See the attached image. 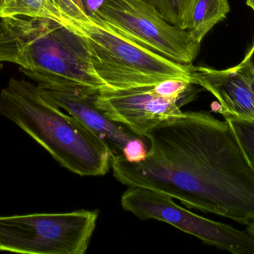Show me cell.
I'll return each mask as SVG.
<instances>
[{"mask_svg": "<svg viewBox=\"0 0 254 254\" xmlns=\"http://www.w3.org/2000/svg\"><path fill=\"white\" fill-rule=\"evenodd\" d=\"M0 115L74 174L103 176L112 168L111 152L104 140L77 118L46 101L37 85L28 81L13 78L1 89Z\"/></svg>", "mask_w": 254, "mask_h": 254, "instance_id": "3", "label": "cell"}, {"mask_svg": "<svg viewBox=\"0 0 254 254\" xmlns=\"http://www.w3.org/2000/svg\"><path fill=\"white\" fill-rule=\"evenodd\" d=\"M245 59L246 60V61L249 63L251 67H252V68L254 70V42L253 46H252L250 50H249V52H248V53L246 54V57H245Z\"/></svg>", "mask_w": 254, "mask_h": 254, "instance_id": "17", "label": "cell"}, {"mask_svg": "<svg viewBox=\"0 0 254 254\" xmlns=\"http://www.w3.org/2000/svg\"><path fill=\"white\" fill-rule=\"evenodd\" d=\"M196 85L210 92L225 116L254 120V70L246 60L227 70L194 67Z\"/></svg>", "mask_w": 254, "mask_h": 254, "instance_id": "10", "label": "cell"}, {"mask_svg": "<svg viewBox=\"0 0 254 254\" xmlns=\"http://www.w3.org/2000/svg\"><path fill=\"white\" fill-rule=\"evenodd\" d=\"M145 138L144 159H112L120 183L163 192L188 208L241 225L254 221V175L225 121L207 112H182Z\"/></svg>", "mask_w": 254, "mask_h": 254, "instance_id": "1", "label": "cell"}, {"mask_svg": "<svg viewBox=\"0 0 254 254\" xmlns=\"http://www.w3.org/2000/svg\"><path fill=\"white\" fill-rule=\"evenodd\" d=\"M225 121L254 175V120L225 116Z\"/></svg>", "mask_w": 254, "mask_h": 254, "instance_id": "14", "label": "cell"}, {"mask_svg": "<svg viewBox=\"0 0 254 254\" xmlns=\"http://www.w3.org/2000/svg\"><path fill=\"white\" fill-rule=\"evenodd\" d=\"M55 21L84 40L95 73L110 89L156 85L182 79L196 85L192 64L175 62L113 29L98 16L79 19L60 9Z\"/></svg>", "mask_w": 254, "mask_h": 254, "instance_id": "4", "label": "cell"}, {"mask_svg": "<svg viewBox=\"0 0 254 254\" xmlns=\"http://www.w3.org/2000/svg\"><path fill=\"white\" fill-rule=\"evenodd\" d=\"M68 1L70 4V8L67 11L68 14L74 16H80L86 14L82 7L80 0H68Z\"/></svg>", "mask_w": 254, "mask_h": 254, "instance_id": "16", "label": "cell"}, {"mask_svg": "<svg viewBox=\"0 0 254 254\" xmlns=\"http://www.w3.org/2000/svg\"><path fill=\"white\" fill-rule=\"evenodd\" d=\"M246 231L248 234L252 237L254 240V221L250 222L249 225H247V228H246Z\"/></svg>", "mask_w": 254, "mask_h": 254, "instance_id": "18", "label": "cell"}, {"mask_svg": "<svg viewBox=\"0 0 254 254\" xmlns=\"http://www.w3.org/2000/svg\"><path fill=\"white\" fill-rule=\"evenodd\" d=\"M98 219L97 210L0 216V252L83 254Z\"/></svg>", "mask_w": 254, "mask_h": 254, "instance_id": "5", "label": "cell"}, {"mask_svg": "<svg viewBox=\"0 0 254 254\" xmlns=\"http://www.w3.org/2000/svg\"><path fill=\"white\" fill-rule=\"evenodd\" d=\"M167 194L130 186L122 197L124 210L141 219L166 222L199 239L204 244L234 254H254V240L247 231L195 214L176 204Z\"/></svg>", "mask_w": 254, "mask_h": 254, "instance_id": "7", "label": "cell"}, {"mask_svg": "<svg viewBox=\"0 0 254 254\" xmlns=\"http://www.w3.org/2000/svg\"><path fill=\"white\" fill-rule=\"evenodd\" d=\"M155 7L158 13L172 25L188 30L192 10L198 0H144Z\"/></svg>", "mask_w": 254, "mask_h": 254, "instance_id": "13", "label": "cell"}, {"mask_svg": "<svg viewBox=\"0 0 254 254\" xmlns=\"http://www.w3.org/2000/svg\"><path fill=\"white\" fill-rule=\"evenodd\" d=\"M40 95L49 102L77 118L104 140L112 159L127 158L129 151L144 138L137 137L119 122L108 117L95 103L98 89H80L60 85H37Z\"/></svg>", "mask_w": 254, "mask_h": 254, "instance_id": "9", "label": "cell"}, {"mask_svg": "<svg viewBox=\"0 0 254 254\" xmlns=\"http://www.w3.org/2000/svg\"><path fill=\"white\" fill-rule=\"evenodd\" d=\"M246 3H247V4L249 7H251L253 9L254 11V0H247V1H246Z\"/></svg>", "mask_w": 254, "mask_h": 254, "instance_id": "19", "label": "cell"}, {"mask_svg": "<svg viewBox=\"0 0 254 254\" xmlns=\"http://www.w3.org/2000/svg\"><path fill=\"white\" fill-rule=\"evenodd\" d=\"M230 10L228 0H198L188 30L194 41L201 44L209 31L226 18Z\"/></svg>", "mask_w": 254, "mask_h": 254, "instance_id": "11", "label": "cell"}, {"mask_svg": "<svg viewBox=\"0 0 254 254\" xmlns=\"http://www.w3.org/2000/svg\"><path fill=\"white\" fill-rule=\"evenodd\" d=\"M4 63L17 65L37 85L107 87L94 70L84 40L53 19H0V67Z\"/></svg>", "mask_w": 254, "mask_h": 254, "instance_id": "2", "label": "cell"}, {"mask_svg": "<svg viewBox=\"0 0 254 254\" xmlns=\"http://www.w3.org/2000/svg\"><path fill=\"white\" fill-rule=\"evenodd\" d=\"M105 0H80L83 10L87 16L95 17L97 12Z\"/></svg>", "mask_w": 254, "mask_h": 254, "instance_id": "15", "label": "cell"}, {"mask_svg": "<svg viewBox=\"0 0 254 254\" xmlns=\"http://www.w3.org/2000/svg\"><path fill=\"white\" fill-rule=\"evenodd\" d=\"M154 85L126 89H100L95 103L112 120L122 124L137 137L167 118L182 113V103L162 98L153 90Z\"/></svg>", "mask_w": 254, "mask_h": 254, "instance_id": "8", "label": "cell"}, {"mask_svg": "<svg viewBox=\"0 0 254 254\" xmlns=\"http://www.w3.org/2000/svg\"><path fill=\"white\" fill-rule=\"evenodd\" d=\"M143 47L175 62L192 64L201 44L188 30L166 21L144 0H105L96 16Z\"/></svg>", "mask_w": 254, "mask_h": 254, "instance_id": "6", "label": "cell"}, {"mask_svg": "<svg viewBox=\"0 0 254 254\" xmlns=\"http://www.w3.org/2000/svg\"><path fill=\"white\" fill-rule=\"evenodd\" d=\"M60 0H0V19L26 16L53 19Z\"/></svg>", "mask_w": 254, "mask_h": 254, "instance_id": "12", "label": "cell"}]
</instances>
